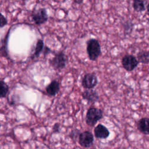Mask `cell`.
<instances>
[{"label":"cell","mask_w":149,"mask_h":149,"mask_svg":"<svg viewBox=\"0 0 149 149\" xmlns=\"http://www.w3.org/2000/svg\"><path fill=\"white\" fill-rule=\"evenodd\" d=\"M74 2H75L76 3H78V4H80L83 2V1L82 0H74Z\"/></svg>","instance_id":"cell-18"},{"label":"cell","mask_w":149,"mask_h":149,"mask_svg":"<svg viewBox=\"0 0 149 149\" xmlns=\"http://www.w3.org/2000/svg\"><path fill=\"white\" fill-rule=\"evenodd\" d=\"M133 7L136 12H143L145 10L144 2L140 0H135L133 2Z\"/></svg>","instance_id":"cell-14"},{"label":"cell","mask_w":149,"mask_h":149,"mask_svg":"<svg viewBox=\"0 0 149 149\" xmlns=\"http://www.w3.org/2000/svg\"><path fill=\"white\" fill-rule=\"evenodd\" d=\"M9 91L8 84L3 80H0V98L5 97Z\"/></svg>","instance_id":"cell-15"},{"label":"cell","mask_w":149,"mask_h":149,"mask_svg":"<svg viewBox=\"0 0 149 149\" xmlns=\"http://www.w3.org/2000/svg\"><path fill=\"white\" fill-rule=\"evenodd\" d=\"M44 47V42L42 40L39 39L36 45V48L34 49V52L33 53V54L32 55L31 58L34 59V58H38L41 52V51H42L43 48Z\"/></svg>","instance_id":"cell-13"},{"label":"cell","mask_w":149,"mask_h":149,"mask_svg":"<svg viewBox=\"0 0 149 149\" xmlns=\"http://www.w3.org/2000/svg\"><path fill=\"white\" fill-rule=\"evenodd\" d=\"M138 130L144 134H149V118H143L137 122Z\"/></svg>","instance_id":"cell-10"},{"label":"cell","mask_w":149,"mask_h":149,"mask_svg":"<svg viewBox=\"0 0 149 149\" xmlns=\"http://www.w3.org/2000/svg\"><path fill=\"white\" fill-rule=\"evenodd\" d=\"M79 144L83 147L89 148L94 142V136L91 132L89 131H84L80 133L79 135Z\"/></svg>","instance_id":"cell-5"},{"label":"cell","mask_w":149,"mask_h":149,"mask_svg":"<svg viewBox=\"0 0 149 149\" xmlns=\"http://www.w3.org/2000/svg\"><path fill=\"white\" fill-rule=\"evenodd\" d=\"M87 52L91 61L96 60L101 54V47L98 40L91 38L87 42Z\"/></svg>","instance_id":"cell-2"},{"label":"cell","mask_w":149,"mask_h":149,"mask_svg":"<svg viewBox=\"0 0 149 149\" xmlns=\"http://www.w3.org/2000/svg\"><path fill=\"white\" fill-rule=\"evenodd\" d=\"M68 58L63 52L57 53L49 61L50 65L56 70H61L64 68L67 62Z\"/></svg>","instance_id":"cell-3"},{"label":"cell","mask_w":149,"mask_h":149,"mask_svg":"<svg viewBox=\"0 0 149 149\" xmlns=\"http://www.w3.org/2000/svg\"><path fill=\"white\" fill-rule=\"evenodd\" d=\"M82 97L90 102H95L99 99L97 92L93 89H86L82 93Z\"/></svg>","instance_id":"cell-9"},{"label":"cell","mask_w":149,"mask_h":149,"mask_svg":"<svg viewBox=\"0 0 149 149\" xmlns=\"http://www.w3.org/2000/svg\"><path fill=\"white\" fill-rule=\"evenodd\" d=\"M138 63V60L132 55H125L122 59V66L127 71H132L134 70L137 67Z\"/></svg>","instance_id":"cell-6"},{"label":"cell","mask_w":149,"mask_h":149,"mask_svg":"<svg viewBox=\"0 0 149 149\" xmlns=\"http://www.w3.org/2000/svg\"><path fill=\"white\" fill-rule=\"evenodd\" d=\"M31 16L33 21L37 25L45 23L48 19L47 12L45 8L35 9L32 13Z\"/></svg>","instance_id":"cell-4"},{"label":"cell","mask_w":149,"mask_h":149,"mask_svg":"<svg viewBox=\"0 0 149 149\" xmlns=\"http://www.w3.org/2000/svg\"><path fill=\"white\" fill-rule=\"evenodd\" d=\"M94 134L97 139H105L109 136V131L103 125L98 124L94 129Z\"/></svg>","instance_id":"cell-8"},{"label":"cell","mask_w":149,"mask_h":149,"mask_svg":"<svg viewBox=\"0 0 149 149\" xmlns=\"http://www.w3.org/2000/svg\"><path fill=\"white\" fill-rule=\"evenodd\" d=\"M147 13H148V15L149 16V3L147 5Z\"/></svg>","instance_id":"cell-19"},{"label":"cell","mask_w":149,"mask_h":149,"mask_svg":"<svg viewBox=\"0 0 149 149\" xmlns=\"http://www.w3.org/2000/svg\"><path fill=\"white\" fill-rule=\"evenodd\" d=\"M59 83L56 80H53L47 87L46 91L50 96H55L59 91Z\"/></svg>","instance_id":"cell-11"},{"label":"cell","mask_w":149,"mask_h":149,"mask_svg":"<svg viewBox=\"0 0 149 149\" xmlns=\"http://www.w3.org/2000/svg\"><path fill=\"white\" fill-rule=\"evenodd\" d=\"M54 133H59L60 132V125L58 123H56L52 128Z\"/></svg>","instance_id":"cell-17"},{"label":"cell","mask_w":149,"mask_h":149,"mask_svg":"<svg viewBox=\"0 0 149 149\" xmlns=\"http://www.w3.org/2000/svg\"><path fill=\"white\" fill-rule=\"evenodd\" d=\"M97 77L93 73H87L85 74L81 81L82 86L86 89L93 88L97 85Z\"/></svg>","instance_id":"cell-7"},{"label":"cell","mask_w":149,"mask_h":149,"mask_svg":"<svg viewBox=\"0 0 149 149\" xmlns=\"http://www.w3.org/2000/svg\"><path fill=\"white\" fill-rule=\"evenodd\" d=\"M8 21L6 17L0 13V28H2L7 24Z\"/></svg>","instance_id":"cell-16"},{"label":"cell","mask_w":149,"mask_h":149,"mask_svg":"<svg viewBox=\"0 0 149 149\" xmlns=\"http://www.w3.org/2000/svg\"><path fill=\"white\" fill-rule=\"evenodd\" d=\"M139 62L142 63H149V51H141L137 55Z\"/></svg>","instance_id":"cell-12"},{"label":"cell","mask_w":149,"mask_h":149,"mask_svg":"<svg viewBox=\"0 0 149 149\" xmlns=\"http://www.w3.org/2000/svg\"><path fill=\"white\" fill-rule=\"evenodd\" d=\"M102 116L103 113L101 109L94 107L90 108L86 113V124L89 126L93 127L102 118Z\"/></svg>","instance_id":"cell-1"}]
</instances>
